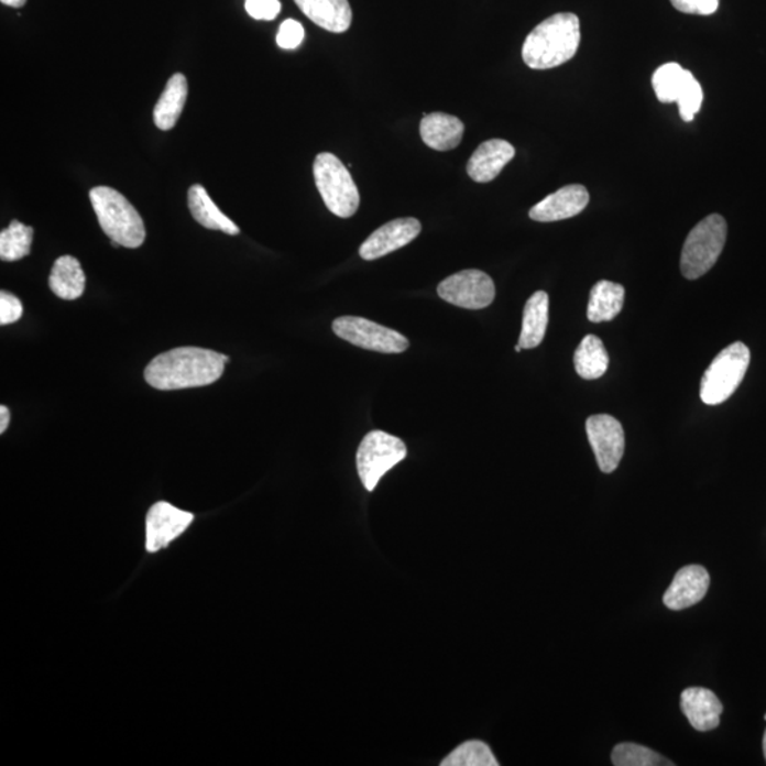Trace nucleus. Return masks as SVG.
<instances>
[{"instance_id": "nucleus-29", "label": "nucleus", "mask_w": 766, "mask_h": 766, "mask_svg": "<svg viewBox=\"0 0 766 766\" xmlns=\"http://www.w3.org/2000/svg\"><path fill=\"white\" fill-rule=\"evenodd\" d=\"M702 98L704 95H702L700 83L697 81L691 72L687 73L685 86H682L679 100H677L682 120L686 122L694 120L697 112L700 111Z\"/></svg>"}, {"instance_id": "nucleus-11", "label": "nucleus", "mask_w": 766, "mask_h": 766, "mask_svg": "<svg viewBox=\"0 0 766 766\" xmlns=\"http://www.w3.org/2000/svg\"><path fill=\"white\" fill-rule=\"evenodd\" d=\"M194 522V514L165 501L152 505L146 515V551L156 552L180 537Z\"/></svg>"}, {"instance_id": "nucleus-26", "label": "nucleus", "mask_w": 766, "mask_h": 766, "mask_svg": "<svg viewBox=\"0 0 766 766\" xmlns=\"http://www.w3.org/2000/svg\"><path fill=\"white\" fill-rule=\"evenodd\" d=\"M687 73L689 70H686L677 63H666L657 68L655 75H653L652 85L660 102L669 105V102L679 100Z\"/></svg>"}, {"instance_id": "nucleus-36", "label": "nucleus", "mask_w": 766, "mask_h": 766, "mask_svg": "<svg viewBox=\"0 0 766 766\" xmlns=\"http://www.w3.org/2000/svg\"><path fill=\"white\" fill-rule=\"evenodd\" d=\"M763 748H764V756H765V760H766V730H765V733H764Z\"/></svg>"}, {"instance_id": "nucleus-2", "label": "nucleus", "mask_w": 766, "mask_h": 766, "mask_svg": "<svg viewBox=\"0 0 766 766\" xmlns=\"http://www.w3.org/2000/svg\"><path fill=\"white\" fill-rule=\"evenodd\" d=\"M581 43V23L573 13L545 19L525 39L523 61L534 70H548L573 58Z\"/></svg>"}, {"instance_id": "nucleus-20", "label": "nucleus", "mask_w": 766, "mask_h": 766, "mask_svg": "<svg viewBox=\"0 0 766 766\" xmlns=\"http://www.w3.org/2000/svg\"><path fill=\"white\" fill-rule=\"evenodd\" d=\"M188 206L192 216L199 225L210 230H220L226 234L240 233L238 226L215 205L203 185H192L188 190Z\"/></svg>"}, {"instance_id": "nucleus-37", "label": "nucleus", "mask_w": 766, "mask_h": 766, "mask_svg": "<svg viewBox=\"0 0 766 766\" xmlns=\"http://www.w3.org/2000/svg\"><path fill=\"white\" fill-rule=\"evenodd\" d=\"M522 350H523V348H522V346H519V343H518V346L515 347V352H522Z\"/></svg>"}, {"instance_id": "nucleus-25", "label": "nucleus", "mask_w": 766, "mask_h": 766, "mask_svg": "<svg viewBox=\"0 0 766 766\" xmlns=\"http://www.w3.org/2000/svg\"><path fill=\"white\" fill-rule=\"evenodd\" d=\"M33 228L13 220L8 229L0 233V259L3 262H18L31 253Z\"/></svg>"}, {"instance_id": "nucleus-38", "label": "nucleus", "mask_w": 766, "mask_h": 766, "mask_svg": "<svg viewBox=\"0 0 766 766\" xmlns=\"http://www.w3.org/2000/svg\"><path fill=\"white\" fill-rule=\"evenodd\" d=\"M765 720H766V715H765Z\"/></svg>"}, {"instance_id": "nucleus-13", "label": "nucleus", "mask_w": 766, "mask_h": 766, "mask_svg": "<svg viewBox=\"0 0 766 766\" xmlns=\"http://www.w3.org/2000/svg\"><path fill=\"white\" fill-rule=\"evenodd\" d=\"M710 588V573L701 565H687L676 573L667 589L663 603L671 611H685L705 598Z\"/></svg>"}, {"instance_id": "nucleus-33", "label": "nucleus", "mask_w": 766, "mask_h": 766, "mask_svg": "<svg viewBox=\"0 0 766 766\" xmlns=\"http://www.w3.org/2000/svg\"><path fill=\"white\" fill-rule=\"evenodd\" d=\"M677 11L687 14H700L710 17L720 7V0H670Z\"/></svg>"}, {"instance_id": "nucleus-4", "label": "nucleus", "mask_w": 766, "mask_h": 766, "mask_svg": "<svg viewBox=\"0 0 766 766\" xmlns=\"http://www.w3.org/2000/svg\"><path fill=\"white\" fill-rule=\"evenodd\" d=\"M319 195L331 214L348 219L360 208V190L347 166L331 152H321L313 165Z\"/></svg>"}, {"instance_id": "nucleus-28", "label": "nucleus", "mask_w": 766, "mask_h": 766, "mask_svg": "<svg viewBox=\"0 0 766 766\" xmlns=\"http://www.w3.org/2000/svg\"><path fill=\"white\" fill-rule=\"evenodd\" d=\"M612 764L616 766H661L675 765L647 746L625 743L615 746L612 753Z\"/></svg>"}, {"instance_id": "nucleus-12", "label": "nucleus", "mask_w": 766, "mask_h": 766, "mask_svg": "<svg viewBox=\"0 0 766 766\" xmlns=\"http://www.w3.org/2000/svg\"><path fill=\"white\" fill-rule=\"evenodd\" d=\"M422 232V225L415 218H401L391 220L376 229L370 238L362 243L360 255L363 260H376L396 252L414 240Z\"/></svg>"}, {"instance_id": "nucleus-5", "label": "nucleus", "mask_w": 766, "mask_h": 766, "mask_svg": "<svg viewBox=\"0 0 766 766\" xmlns=\"http://www.w3.org/2000/svg\"><path fill=\"white\" fill-rule=\"evenodd\" d=\"M749 362L751 352L745 343L734 342L724 348L701 377V401L709 406L729 401L744 381Z\"/></svg>"}, {"instance_id": "nucleus-16", "label": "nucleus", "mask_w": 766, "mask_h": 766, "mask_svg": "<svg viewBox=\"0 0 766 766\" xmlns=\"http://www.w3.org/2000/svg\"><path fill=\"white\" fill-rule=\"evenodd\" d=\"M515 156V149L504 140L483 142L468 162V174L479 184L494 180Z\"/></svg>"}, {"instance_id": "nucleus-22", "label": "nucleus", "mask_w": 766, "mask_h": 766, "mask_svg": "<svg viewBox=\"0 0 766 766\" xmlns=\"http://www.w3.org/2000/svg\"><path fill=\"white\" fill-rule=\"evenodd\" d=\"M549 319V297L545 292L534 293L524 308L523 330L519 346L523 350H533L541 346L547 332Z\"/></svg>"}, {"instance_id": "nucleus-9", "label": "nucleus", "mask_w": 766, "mask_h": 766, "mask_svg": "<svg viewBox=\"0 0 766 766\" xmlns=\"http://www.w3.org/2000/svg\"><path fill=\"white\" fill-rule=\"evenodd\" d=\"M439 297L456 307L481 309L489 307L495 298L493 278L481 270H463L447 277L437 287Z\"/></svg>"}, {"instance_id": "nucleus-18", "label": "nucleus", "mask_w": 766, "mask_h": 766, "mask_svg": "<svg viewBox=\"0 0 766 766\" xmlns=\"http://www.w3.org/2000/svg\"><path fill=\"white\" fill-rule=\"evenodd\" d=\"M464 124L458 117L445 112L426 114L420 122V136L427 146L436 151H450L460 145Z\"/></svg>"}, {"instance_id": "nucleus-14", "label": "nucleus", "mask_w": 766, "mask_h": 766, "mask_svg": "<svg viewBox=\"0 0 766 766\" xmlns=\"http://www.w3.org/2000/svg\"><path fill=\"white\" fill-rule=\"evenodd\" d=\"M589 192L582 185H568L543 199L529 210L535 222H558L571 219L587 208Z\"/></svg>"}, {"instance_id": "nucleus-32", "label": "nucleus", "mask_w": 766, "mask_h": 766, "mask_svg": "<svg viewBox=\"0 0 766 766\" xmlns=\"http://www.w3.org/2000/svg\"><path fill=\"white\" fill-rule=\"evenodd\" d=\"M23 316L21 299L8 292L0 293V324L9 326L19 321Z\"/></svg>"}, {"instance_id": "nucleus-15", "label": "nucleus", "mask_w": 766, "mask_h": 766, "mask_svg": "<svg viewBox=\"0 0 766 766\" xmlns=\"http://www.w3.org/2000/svg\"><path fill=\"white\" fill-rule=\"evenodd\" d=\"M680 705L692 729L697 731L715 730L724 711L719 697L702 687H690L682 691Z\"/></svg>"}, {"instance_id": "nucleus-35", "label": "nucleus", "mask_w": 766, "mask_h": 766, "mask_svg": "<svg viewBox=\"0 0 766 766\" xmlns=\"http://www.w3.org/2000/svg\"><path fill=\"white\" fill-rule=\"evenodd\" d=\"M3 4H7L9 8H23L24 4H26L28 0H0Z\"/></svg>"}, {"instance_id": "nucleus-23", "label": "nucleus", "mask_w": 766, "mask_h": 766, "mask_svg": "<svg viewBox=\"0 0 766 766\" xmlns=\"http://www.w3.org/2000/svg\"><path fill=\"white\" fill-rule=\"evenodd\" d=\"M625 304V287L601 280L593 286L588 304V319L592 322L612 321Z\"/></svg>"}, {"instance_id": "nucleus-27", "label": "nucleus", "mask_w": 766, "mask_h": 766, "mask_svg": "<svg viewBox=\"0 0 766 766\" xmlns=\"http://www.w3.org/2000/svg\"><path fill=\"white\" fill-rule=\"evenodd\" d=\"M441 766H499L493 751L483 741H468L441 760Z\"/></svg>"}, {"instance_id": "nucleus-10", "label": "nucleus", "mask_w": 766, "mask_h": 766, "mask_svg": "<svg viewBox=\"0 0 766 766\" xmlns=\"http://www.w3.org/2000/svg\"><path fill=\"white\" fill-rule=\"evenodd\" d=\"M587 434L599 469L613 473L625 455V430L621 422L609 415H593L588 417Z\"/></svg>"}, {"instance_id": "nucleus-21", "label": "nucleus", "mask_w": 766, "mask_h": 766, "mask_svg": "<svg viewBox=\"0 0 766 766\" xmlns=\"http://www.w3.org/2000/svg\"><path fill=\"white\" fill-rule=\"evenodd\" d=\"M48 286L57 297L77 299L86 289V274L80 262L73 255H62L53 264Z\"/></svg>"}, {"instance_id": "nucleus-17", "label": "nucleus", "mask_w": 766, "mask_h": 766, "mask_svg": "<svg viewBox=\"0 0 766 766\" xmlns=\"http://www.w3.org/2000/svg\"><path fill=\"white\" fill-rule=\"evenodd\" d=\"M299 11L317 26L331 33H343L351 28L352 9L348 0H294Z\"/></svg>"}, {"instance_id": "nucleus-7", "label": "nucleus", "mask_w": 766, "mask_h": 766, "mask_svg": "<svg viewBox=\"0 0 766 766\" xmlns=\"http://www.w3.org/2000/svg\"><path fill=\"white\" fill-rule=\"evenodd\" d=\"M407 456L406 445L400 437L382 430L370 431L357 451V470L363 488L375 490L380 480Z\"/></svg>"}, {"instance_id": "nucleus-6", "label": "nucleus", "mask_w": 766, "mask_h": 766, "mask_svg": "<svg viewBox=\"0 0 766 766\" xmlns=\"http://www.w3.org/2000/svg\"><path fill=\"white\" fill-rule=\"evenodd\" d=\"M726 242V222L721 215L707 216L687 236L681 252V273L697 280L709 273L719 260Z\"/></svg>"}, {"instance_id": "nucleus-34", "label": "nucleus", "mask_w": 766, "mask_h": 766, "mask_svg": "<svg viewBox=\"0 0 766 766\" xmlns=\"http://www.w3.org/2000/svg\"><path fill=\"white\" fill-rule=\"evenodd\" d=\"M9 422H11V412L7 406H0V434L7 431Z\"/></svg>"}, {"instance_id": "nucleus-3", "label": "nucleus", "mask_w": 766, "mask_h": 766, "mask_svg": "<svg viewBox=\"0 0 766 766\" xmlns=\"http://www.w3.org/2000/svg\"><path fill=\"white\" fill-rule=\"evenodd\" d=\"M90 200L102 232L114 248L136 249L145 242L144 220L124 195L110 186H96Z\"/></svg>"}, {"instance_id": "nucleus-1", "label": "nucleus", "mask_w": 766, "mask_h": 766, "mask_svg": "<svg viewBox=\"0 0 766 766\" xmlns=\"http://www.w3.org/2000/svg\"><path fill=\"white\" fill-rule=\"evenodd\" d=\"M229 357L204 348L182 347L155 357L145 368L146 383L158 391L208 386L223 375Z\"/></svg>"}, {"instance_id": "nucleus-31", "label": "nucleus", "mask_w": 766, "mask_h": 766, "mask_svg": "<svg viewBox=\"0 0 766 766\" xmlns=\"http://www.w3.org/2000/svg\"><path fill=\"white\" fill-rule=\"evenodd\" d=\"M245 12L255 21H274L282 12L280 0H245Z\"/></svg>"}, {"instance_id": "nucleus-24", "label": "nucleus", "mask_w": 766, "mask_h": 766, "mask_svg": "<svg viewBox=\"0 0 766 766\" xmlns=\"http://www.w3.org/2000/svg\"><path fill=\"white\" fill-rule=\"evenodd\" d=\"M574 370L587 381L598 380L605 375L609 366V355L601 338L587 336L579 343L573 355Z\"/></svg>"}, {"instance_id": "nucleus-19", "label": "nucleus", "mask_w": 766, "mask_h": 766, "mask_svg": "<svg viewBox=\"0 0 766 766\" xmlns=\"http://www.w3.org/2000/svg\"><path fill=\"white\" fill-rule=\"evenodd\" d=\"M188 80L182 73H175L154 108V122L161 131H169L176 125L188 100Z\"/></svg>"}, {"instance_id": "nucleus-30", "label": "nucleus", "mask_w": 766, "mask_h": 766, "mask_svg": "<svg viewBox=\"0 0 766 766\" xmlns=\"http://www.w3.org/2000/svg\"><path fill=\"white\" fill-rule=\"evenodd\" d=\"M304 28L303 24L294 21V19H287L282 24H280L277 33V46L284 48V51H294L302 46L304 41Z\"/></svg>"}, {"instance_id": "nucleus-8", "label": "nucleus", "mask_w": 766, "mask_h": 766, "mask_svg": "<svg viewBox=\"0 0 766 766\" xmlns=\"http://www.w3.org/2000/svg\"><path fill=\"white\" fill-rule=\"evenodd\" d=\"M332 331L341 340L368 351L402 353L409 348V341L402 333L362 317L337 318Z\"/></svg>"}]
</instances>
